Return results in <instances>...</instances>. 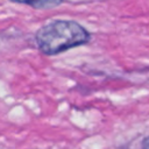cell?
Returning a JSON list of instances; mask_svg holds the SVG:
<instances>
[{
  "mask_svg": "<svg viewBox=\"0 0 149 149\" xmlns=\"http://www.w3.org/2000/svg\"><path fill=\"white\" fill-rule=\"evenodd\" d=\"M9 1L15 3L28 5L36 9H49L59 6L61 3H63L64 0H9Z\"/></svg>",
  "mask_w": 149,
  "mask_h": 149,
  "instance_id": "cell-2",
  "label": "cell"
},
{
  "mask_svg": "<svg viewBox=\"0 0 149 149\" xmlns=\"http://www.w3.org/2000/svg\"><path fill=\"white\" fill-rule=\"evenodd\" d=\"M142 149H149V136L143 139V141H142Z\"/></svg>",
  "mask_w": 149,
  "mask_h": 149,
  "instance_id": "cell-3",
  "label": "cell"
},
{
  "mask_svg": "<svg viewBox=\"0 0 149 149\" xmlns=\"http://www.w3.org/2000/svg\"><path fill=\"white\" fill-rule=\"evenodd\" d=\"M120 149H128V148H126V147H121Z\"/></svg>",
  "mask_w": 149,
  "mask_h": 149,
  "instance_id": "cell-4",
  "label": "cell"
},
{
  "mask_svg": "<svg viewBox=\"0 0 149 149\" xmlns=\"http://www.w3.org/2000/svg\"><path fill=\"white\" fill-rule=\"evenodd\" d=\"M91 40L88 30L72 20H56L42 26L35 34L41 52L52 56L84 45Z\"/></svg>",
  "mask_w": 149,
  "mask_h": 149,
  "instance_id": "cell-1",
  "label": "cell"
}]
</instances>
